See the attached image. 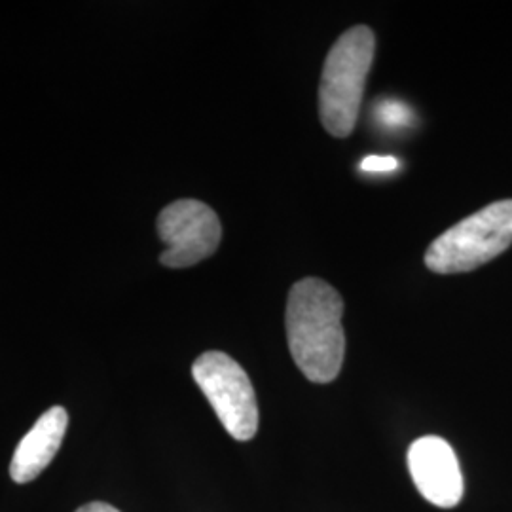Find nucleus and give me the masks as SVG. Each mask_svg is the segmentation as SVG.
I'll list each match as a JSON object with an SVG mask.
<instances>
[{"label":"nucleus","mask_w":512,"mask_h":512,"mask_svg":"<svg viewBox=\"0 0 512 512\" xmlns=\"http://www.w3.org/2000/svg\"><path fill=\"white\" fill-rule=\"evenodd\" d=\"M344 300L327 281L306 277L294 283L287 300V340L294 363L313 384L338 378L346 334L342 327Z\"/></svg>","instance_id":"1"},{"label":"nucleus","mask_w":512,"mask_h":512,"mask_svg":"<svg viewBox=\"0 0 512 512\" xmlns=\"http://www.w3.org/2000/svg\"><path fill=\"white\" fill-rule=\"evenodd\" d=\"M374 52L376 37L366 25L349 29L330 48L319 86V116L332 137H348L355 129Z\"/></svg>","instance_id":"2"},{"label":"nucleus","mask_w":512,"mask_h":512,"mask_svg":"<svg viewBox=\"0 0 512 512\" xmlns=\"http://www.w3.org/2000/svg\"><path fill=\"white\" fill-rule=\"evenodd\" d=\"M512 245V200L486 205L435 239L425 264L435 274L473 272Z\"/></svg>","instance_id":"3"},{"label":"nucleus","mask_w":512,"mask_h":512,"mask_svg":"<svg viewBox=\"0 0 512 512\" xmlns=\"http://www.w3.org/2000/svg\"><path fill=\"white\" fill-rule=\"evenodd\" d=\"M192 376L228 435L236 440L253 439L258 431V404L247 372L230 355L207 351L196 359Z\"/></svg>","instance_id":"4"},{"label":"nucleus","mask_w":512,"mask_h":512,"mask_svg":"<svg viewBox=\"0 0 512 512\" xmlns=\"http://www.w3.org/2000/svg\"><path fill=\"white\" fill-rule=\"evenodd\" d=\"M156 228L165 245L160 262L173 270L196 266L215 255L222 238L217 213L198 200L169 203L158 215Z\"/></svg>","instance_id":"5"},{"label":"nucleus","mask_w":512,"mask_h":512,"mask_svg":"<svg viewBox=\"0 0 512 512\" xmlns=\"http://www.w3.org/2000/svg\"><path fill=\"white\" fill-rule=\"evenodd\" d=\"M408 469L420 494L440 509L463 497V476L452 446L440 437H421L408 450Z\"/></svg>","instance_id":"6"},{"label":"nucleus","mask_w":512,"mask_h":512,"mask_svg":"<svg viewBox=\"0 0 512 512\" xmlns=\"http://www.w3.org/2000/svg\"><path fill=\"white\" fill-rule=\"evenodd\" d=\"M69 414L63 406H52L44 412L33 429L19 440L10 463V476L18 484L33 482L57 456L65 439Z\"/></svg>","instance_id":"7"},{"label":"nucleus","mask_w":512,"mask_h":512,"mask_svg":"<svg viewBox=\"0 0 512 512\" xmlns=\"http://www.w3.org/2000/svg\"><path fill=\"white\" fill-rule=\"evenodd\" d=\"M380 118L387 126H404L410 122V110L399 101H389L380 107Z\"/></svg>","instance_id":"8"},{"label":"nucleus","mask_w":512,"mask_h":512,"mask_svg":"<svg viewBox=\"0 0 512 512\" xmlns=\"http://www.w3.org/2000/svg\"><path fill=\"white\" fill-rule=\"evenodd\" d=\"M399 160L391 156H366L361 162V169L366 173H391L399 169Z\"/></svg>","instance_id":"9"},{"label":"nucleus","mask_w":512,"mask_h":512,"mask_svg":"<svg viewBox=\"0 0 512 512\" xmlns=\"http://www.w3.org/2000/svg\"><path fill=\"white\" fill-rule=\"evenodd\" d=\"M74 512H120L118 509H114L109 503H103V501H93L88 505H82L78 511Z\"/></svg>","instance_id":"10"}]
</instances>
